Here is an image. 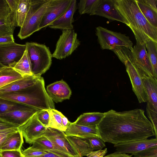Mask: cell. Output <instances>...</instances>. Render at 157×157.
Instances as JSON below:
<instances>
[{"label":"cell","mask_w":157,"mask_h":157,"mask_svg":"<svg viewBox=\"0 0 157 157\" xmlns=\"http://www.w3.org/2000/svg\"><path fill=\"white\" fill-rule=\"evenodd\" d=\"M105 113L97 125L99 137L105 142L114 145L155 136L153 125L143 109L121 112L111 109Z\"/></svg>","instance_id":"1"},{"label":"cell","mask_w":157,"mask_h":157,"mask_svg":"<svg viewBox=\"0 0 157 157\" xmlns=\"http://www.w3.org/2000/svg\"><path fill=\"white\" fill-rule=\"evenodd\" d=\"M115 6L128 22L136 42L141 45L151 40L157 42V28L151 24L143 15L136 0H116Z\"/></svg>","instance_id":"2"},{"label":"cell","mask_w":157,"mask_h":157,"mask_svg":"<svg viewBox=\"0 0 157 157\" xmlns=\"http://www.w3.org/2000/svg\"><path fill=\"white\" fill-rule=\"evenodd\" d=\"M0 98L22 104L39 110L55 109L54 102L48 94L44 78L33 85L18 91L0 94Z\"/></svg>","instance_id":"3"},{"label":"cell","mask_w":157,"mask_h":157,"mask_svg":"<svg viewBox=\"0 0 157 157\" xmlns=\"http://www.w3.org/2000/svg\"><path fill=\"white\" fill-rule=\"evenodd\" d=\"M50 0H31L29 8L17 36L21 40L39 31L43 17Z\"/></svg>","instance_id":"4"},{"label":"cell","mask_w":157,"mask_h":157,"mask_svg":"<svg viewBox=\"0 0 157 157\" xmlns=\"http://www.w3.org/2000/svg\"><path fill=\"white\" fill-rule=\"evenodd\" d=\"M26 46L31 63L33 75L40 77L50 68L52 62V54L49 48L45 45L27 42Z\"/></svg>","instance_id":"5"},{"label":"cell","mask_w":157,"mask_h":157,"mask_svg":"<svg viewBox=\"0 0 157 157\" xmlns=\"http://www.w3.org/2000/svg\"><path fill=\"white\" fill-rule=\"evenodd\" d=\"M96 35L102 49L111 50L117 46H124L132 51L133 43L128 36L101 26L96 28Z\"/></svg>","instance_id":"6"},{"label":"cell","mask_w":157,"mask_h":157,"mask_svg":"<svg viewBox=\"0 0 157 157\" xmlns=\"http://www.w3.org/2000/svg\"><path fill=\"white\" fill-rule=\"evenodd\" d=\"M80 44L74 29L63 30L56 45L52 57L62 59L71 55Z\"/></svg>","instance_id":"7"},{"label":"cell","mask_w":157,"mask_h":157,"mask_svg":"<svg viewBox=\"0 0 157 157\" xmlns=\"http://www.w3.org/2000/svg\"><path fill=\"white\" fill-rule=\"evenodd\" d=\"M26 48L25 44L15 42L0 45V63L4 66L12 67L22 57Z\"/></svg>","instance_id":"8"},{"label":"cell","mask_w":157,"mask_h":157,"mask_svg":"<svg viewBox=\"0 0 157 157\" xmlns=\"http://www.w3.org/2000/svg\"><path fill=\"white\" fill-rule=\"evenodd\" d=\"M72 0H50L39 27V30L49 26L68 9Z\"/></svg>","instance_id":"9"},{"label":"cell","mask_w":157,"mask_h":157,"mask_svg":"<svg viewBox=\"0 0 157 157\" xmlns=\"http://www.w3.org/2000/svg\"><path fill=\"white\" fill-rule=\"evenodd\" d=\"M123 63L125 65L126 71L129 76L132 90L139 103L147 102V96L139 71V69L129 60Z\"/></svg>","instance_id":"10"},{"label":"cell","mask_w":157,"mask_h":157,"mask_svg":"<svg viewBox=\"0 0 157 157\" xmlns=\"http://www.w3.org/2000/svg\"><path fill=\"white\" fill-rule=\"evenodd\" d=\"M46 128L38 120L36 112L23 124L19 127L18 129L25 142L31 144L42 136Z\"/></svg>","instance_id":"11"},{"label":"cell","mask_w":157,"mask_h":157,"mask_svg":"<svg viewBox=\"0 0 157 157\" xmlns=\"http://www.w3.org/2000/svg\"><path fill=\"white\" fill-rule=\"evenodd\" d=\"M157 146V138L138 140L114 145L115 153L135 154L153 147Z\"/></svg>","instance_id":"12"},{"label":"cell","mask_w":157,"mask_h":157,"mask_svg":"<svg viewBox=\"0 0 157 157\" xmlns=\"http://www.w3.org/2000/svg\"><path fill=\"white\" fill-rule=\"evenodd\" d=\"M39 110L35 108L27 106L21 109L0 114V117L18 127Z\"/></svg>","instance_id":"13"},{"label":"cell","mask_w":157,"mask_h":157,"mask_svg":"<svg viewBox=\"0 0 157 157\" xmlns=\"http://www.w3.org/2000/svg\"><path fill=\"white\" fill-rule=\"evenodd\" d=\"M116 0H100L94 15H98L111 21H116L128 26V22L121 15L115 6Z\"/></svg>","instance_id":"14"},{"label":"cell","mask_w":157,"mask_h":157,"mask_svg":"<svg viewBox=\"0 0 157 157\" xmlns=\"http://www.w3.org/2000/svg\"><path fill=\"white\" fill-rule=\"evenodd\" d=\"M46 90L52 101L56 103L69 99L71 94L69 86L63 79L49 85Z\"/></svg>","instance_id":"15"},{"label":"cell","mask_w":157,"mask_h":157,"mask_svg":"<svg viewBox=\"0 0 157 157\" xmlns=\"http://www.w3.org/2000/svg\"><path fill=\"white\" fill-rule=\"evenodd\" d=\"M42 136H45L68 155H77L67 140L64 132L51 128H46Z\"/></svg>","instance_id":"16"},{"label":"cell","mask_w":157,"mask_h":157,"mask_svg":"<svg viewBox=\"0 0 157 157\" xmlns=\"http://www.w3.org/2000/svg\"><path fill=\"white\" fill-rule=\"evenodd\" d=\"M139 71L147 95L146 107L157 110V79L140 69Z\"/></svg>","instance_id":"17"},{"label":"cell","mask_w":157,"mask_h":157,"mask_svg":"<svg viewBox=\"0 0 157 157\" xmlns=\"http://www.w3.org/2000/svg\"><path fill=\"white\" fill-rule=\"evenodd\" d=\"M77 7V1L72 0L67 10L48 27L51 29L63 30L73 29V16Z\"/></svg>","instance_id":"18"},{"label":"cell","mask_w":157,"mask_h":157,"mask_svg":"<svg viewBox=\"0 0 157 157\" xmlns=\"http://www.w3.org/2000/svg\"><path fill=\"white\" fill-rule=\"evenodd\" d=\"M64 132L66 136L81 138L99 137L97 126H85L74 122H70Z\"/></svg>","instance_id":"19"},{"label":"cell","mask_w":157,"mask_h":157,"mask_svg":"<svg viewBox=\"0 0 157 157\" xmlns=\"http://www.w3.org/2000/svg\"><path fill=\"white\" fill-rule=\"evenodd\" d=\"M41 77L34 75L23 77L0 88V94L15 92L28 87L34 84Z\"/></svg>","instance_id":"20"},{"label":"cell","mask_w":157,"mask_h":157,"mask_svg":"<svg viewBox=\"0 0 157 157\" xmlns=\"http://www.w3.org/2000/svg\"><path fill=\"white\" fill-rule=\"evenodd\" d=\"M66 138L71 146L80 156H87L94 151L87 142L82 138L75 136H66Z\"/></svg>","instance_id":"21"},{"label":"cell","mask_w":157,"mask_h":157,"mask_svg":"<svg viewBox=\"0 0 157 157\" xmlns=\"http://www.w3.org/2000/svg\"><path fill=\"white\" fill-rule=\"evenodd\" d=\"M105 113L92 112L81 115L74 123L85 126H97L104 116Z\"/></svg>","instance_id":"22"},{"label":"cell","mask_w":157,"mask_h":157,"mask_svg":"<svg viewBox=\"0 0 157 157\" xmlns=\"http://www.w3.org/2000/svg\"><path fill=\"white\" fill-rule=\"evenodd\" d=\"M12 67L23 77L33 75L31 63L26 48L22 57Z\"/></svg>","instance_id":"23"},{"label":"cell","mask_w":157,"mask_h":157,"mask_svg":"<svg viewBox=\"0 0 157 157\" xmlns=\"http://www.w3.org/2000/svg\"><path fill=\"white\" fill-rule=\"evenodd\" d=\"M23 137L19 130L10 135L0 148V150H20L23 143Z\"/></svg>","instance_id":"24"},{"label":"cell","mask_w":157,"mask_h":157,"mask_svg":"<svg viewBox=\"0 0 157 157\" xmlns=\"http://www.w3.org/2000/svg\"><path fill=\"white\" fill-rule=\"evenodd\" d=\"M23 77L12 67H3L0 69V88Z\"/></svg>","instance_id":"25"},{"label":"cell","mask_w":157,"mask_h":157,"mask_svg":"<svg viewBox=\"0 0 157 157\" xmlns=\"http://www.w3.org/2000/svg\"><path fill=\"white\" fill-rule=\"evenodd\" d=\"M152 67L154 77L157 79V42L149 40L145 43Z\"/></svg>","instance_id":"26"},{"label":"cell","mask_w":157,"mask_h":157,"mask_svg":"<svg viewBox=\"0 0 157 157\" xmlns=\"http://www.w3.org/2000/svg\"><path fill=\"white\" fill-rule=\"evenodd\" d=\"M138 6L144 16L149 22L157 28V10L142 2L141 0H136Z\"/></svg>","instance_id":"27"},{"label":"cell","mask_w":157,"mask_h":157,"mask_svg":"<svg viewBox=\"0 0 157 157\" xmlns=\"http://www.w3.org/2000/svg\"><path fill=\"white\" fill-rule=\"evenodd\" d=\"M100 0H80L78 3V9L80 15L87 13L94 15Z\"/></svg>","instance_id":"28"},{"label":"cell","mask_w":157,"mask_h":157,"mask_svg":"<svg viewBox=\"0 0 157 157\" xmlns=\"http://www.w3.org/2000/svg\"><path fill=\"white\" fill-rule=\"evenodd\" d=\"M31 0H19L16 11L15 20L17 26L21 27L30 7Z\"/></svg>","instance_id":"29"},{"label":"cell","mask_w":157,"mask_h":157,"mask_svg":"<svg viewBox=\"0 0 157 157\" xmlns=\"http://www.w3.org/2000/svg\"><path fill=\"white\" fill-rule=\"evenodd\" d=\"M32 144V147L44 151L52 150L68 154L63 149L55 145L43 136L35 140Z\"/></svg>","instance_id":"30"},{"label":"cell","mask_w":157,"mask_h":157,"mask_svg":"<svg viewBox=\"0 0 157 157\" xmlns=\"http://www.w3.org/2000/svg\"><path fill=\"white\" fill-rule=\"evenodd\" d=\"M49 115V121L46 128H51L65 132L66 129L63 126L62 117L63 114L55 109H47Z\"/></svg>","instance_id":"31"},{"label":"cell","mask_w":157,"mask_h":157,"mask_svg":"<svg viewBox=\"0 0 157 157\" xmlns=\"http://www.w3.org/2000/svg\"><path fill=\"white\" fill-rule=\"evenodd\" d=\"M28 106L0 98V114L21 109Z\"/></svg>","instance_id":"32"},{"label":"cell","mask_w":157,"mask_h":157,"mask_svg":"<svg viewBox=\"0 0 157 157\" xmlns=\"http://www.w3.org/2000/svg\"><path fill=\"white\" fill-rule=\"evenodd\" d=\"M15 28L11 24L8 18H0V37L13 35Z\"/></svg>","instance_id":"33"},{"label":"cell","mask_w":157,"mask_h":157,"mask_svg":"<svg viewBox=\"0 0 157 157\" xmlns=\"http://www.w3.org/2000/svg\"><path fill=\"white\" fill-rule=\"evenodd\" d=\"M19 1V0H6L10 10L8 19L11 24L15 27H17L15 15Z\"/></svg>","instance_id":"34"},{"label":"cell","mask_w":157,"mask_h":157,"mask_svg":"<svg viewBox=\"0 0 157 157\" xmlns=\"http://www.w3.org/2000/svg\"><path fill=\"white\" fill-rule=\"evenodd\" d=\"M86 140L94 151L101 150L105 146V143L99 137L82 138Z\"/></svg>","instance_id":"35"},{"label":"cell","mask_w":157,"mask_h":157,"mask_svg":"<svg viewBox=\"0 0 157 157\" xmlns=\"http://www.w3.org/2000/svg\"><path fill=\"white\" fill-rule=\"evenodd\" d=\"M46 151L32 146L21 151L24 157H40L46 153Z\"/></svg>","instance_id":"36"},{"label":"cell","mask_w":157,"mask_h":157,"mask_svg":"<svg viewBox=\"0 0 157 157\" xmlns=\"http://www.w3.org/2000/svg\"><path fill=\"white\" fill-rule=\"evenodd\" d=\"M133 157H157V146L138 152L134 155Z\"/></svg>","instance_id":"37"},{"label":"cell","mask_w":157,"mask_h":157,"mask_svg":"<svg viewBox=\"0 0 157 157\" xmlns=\"http://www.w3.org/2000/svg\"><path fill=\"white\" fill-rule=\"evenodd\" d=\"M37 117L40 122L47 127L49 121V115L47 110H40L37 112Z\"/></svg>","instance_id":"38"},{"label":"cell","mask_w":157,"mask_h":157,"mask_svg":"<svg viewBox=\"0 0 157 157\" xmlns=\"http://www.w3.org/2000/svg\"><path fill=\"white\" fill-rule=\"evenodd\" d=\"M10 11L6 0H0V18L8 19Z\"/></svg>","instance_id":"39"},{"label":"cell","mask_w":157,"mask_h":157,"mask_svg":"<svg viewBox=\"0 0 157 157\" xmlns=\"http://www.w3.org/2000/svg\"><path fill=\"white\" fill-rule=\"evenodd\" d=\"M18 130V128H9L0 131V148L7 139L11 134Z\"/></svg>","instance_id":"40"},{"label":"cell","mask_w":157,"mask_h":157,"mask_svg":"<svg viewBox=\"0 0 157 157\" xmlns=\"http://www.w3.org/2000/svg\"><path fill=\"white\" fill-rule=\"evenodd\" d=\"M46 151V153L40 157H82L78 154L72 155L57 151L48 150Z\"/></svg>","instance_id":"41"},{"label":"cell","mask_w":157,"mask_h":157,"mask_svg":"<svg viewBox=\"0 0 157 157\" xmlns=\"http://www.w3.org/2000/svg\"><path fill=\"white\" fill-rule=\"evenodd\" d=\"M20 150H0V157H22Z\"/></svg>","instance_id":"42"},{"label":"cell","mask_w":157,"mask_h":157,"mask_svg":"<svg viewBox=\"0 0 157 157\" xmlns=\"http://www.w3.org/2000/svg\"><path fill=\"white\" fill-rule=\"evenodd\" d=\"M17 128L18 127L15 125L0 117V131L9 128Z\"/></svg>","instance_id":"43"},{"label":"cell","mask_w":157,"mask_h":157,"mask_svg":"<svg viewBox=\"0 0 157 157\" xmlns=\"http://www.w3.org/2000/svg\"><path fill=\"white\" fill-rule=\"evenodd\" d=\"M106 148L103 150H99L92 151L89 153L87 157H103L107 153Z\"/></svg>","instance_id":"44"},{"label":"cell","mask_w":157,"mask_h":157,"mask_svg":"<svg viewBox=\"0 0 157 157\" xmlns=\"http://www.w3.org/2000/svg\"><path fill=\"white\" fill-rule=\"evenodd\" d=\"M14 42L13 35L2 36L0 37V45Z\"/></svg>","instance_id":"45"},{"label":"cell","mask_w":157,"mask_h":157,"mask_svg":"<svg viewBox=\"0 0 157 157\" xmlns=\"http://www.w3.org/2000/svg\"><path fill=\"white\" fill-rule=\"evenodd\" d=\"M144 4L149 6L153 9L157 10L156 5L157 0H141Z\"/></svg>","instance_id":"46"},{"label":"cell","mask_w":157,"mask_h":157,"mask_svg":"<svg viewBox=\"0 0 157 157\" xmlns=\"http://www.w3.org/2000/svg\"><path fill=\"white\" fill-rule=\"evenodd\" d=\"M103 157H132L131 155L124 153H113Z\"/></svg>","instance_id":"47"},{"label":"cell","mask_w":157,"mask_h":157,"mask_svg":"<svg viewBox=\"0 0 157 157\" xmlns=\"http://www.w3.org/2000/svg\"><path fill=\"white\" fill-rule=\"evenodd\" d=\"M62 122L63 126L66 129L71 122L68 121L67 118L63 115L62 117Z\"/></svg>","instance_id":"48"},{"label":"cell","mask_w":157,"mask_h":157,"mask_svg":"<svg viewBox=\"0 0 157 157\" xmlns=\"http://www.w3.org/2000/svg\"><path fill=\"white\" fill-rule=\"evenodd\" d=\"M4 67L0 63V69L2 67Z\"/></svg>","instance_id":"49"},{"label":"cell","mask_w":157,"mask_h":157,"mask_svg":"<svg viewBox=\"0 0 157 157\" xmlns=\"http://www.w3.org/2000/svg\"><path fill=\"white\" fill-rule=\"evenodd\" d=\"M22 157H24L23 156Z\"/></svg>","instance_id":"50"}]
</instances>
